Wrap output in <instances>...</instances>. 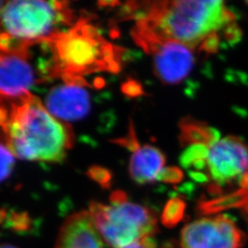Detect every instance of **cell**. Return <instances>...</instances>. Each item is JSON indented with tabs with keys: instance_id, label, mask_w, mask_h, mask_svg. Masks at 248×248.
I'll return each mask as SVG.
<instances>
[{
	"instance_id": "cell-1",
	"label": "cell",
	"mask_w": 248,
	"mask_h": 248,
	"mask_svg": "<svg viewBox=\"0 0 248 248\" xmlns=\"http://www.w3.org/2000/svg\"><path fill=\"white\" fill-rule=\"evenodd\" d=\"M123 16L143 21L165 38L189 49L236 18L220 0L128 2L123 9Z\"/></svg>"
},
{
	"instance_id": "cell-2",
	"label": "cell",
	"mask_w": 248,
	"mask_h": 248,
	"mask_svg": "<svg viewBox=\"0 0 248 248\" xmlns=\"http://www.w3.org/2000/svg\"><path fill=\"white\" fill-rule=\"evenodd\" d=\"M41 45L49 53L43 74L52 78L84 80L83 77L98 72L118 73L123 66L125 51L108 43L87 18Z\"/></svg>"
},
{
	"instance_id": "cell-3",
	"label": "cell",
	"mask_w": 248,
	"mask_h": 248,
	"mask_svg": "<svg viewBox=\"0 0 248 248\" xmlns=\"http://www.w3.org/2000/svg\"><path fill=\"white\" fill-rule=\"evenodd\" d=\"M4 133L13 155L25 161L61 162L74 142L70 128L31 93L11 104Z\"/></svg>"
},
{
	"instance_id": "cell-4",
	"label": "cell",
	"mask_w": 248,
	"mask_h": 248,
	"mask_svg": "<svg viewBox=\"0 0 248 248\" xmlns=\"http://www.w3.org/2000/svg\"><path fill=\"white\" fill-rule=\"evenodd\" d=\"M74 11L67 2L17 0L0 12V52L29 51L73 26Z\"/></svg>"
},
{
	"instance_id": "cell-5",
	"label": "cell",
	"mask_w": 248,
	"mask_h": 248,
	"mask_svg": "<svg viewBox=\"0 0 248 248\" xmlns=\"http://www.w3.org/2000/svg\"><path fill=\"white\" fill-rule=\"evenodd\" d=\"M109 202H93L89 212L99 234L110 248H125L153 237L156 232V218L150 209L129 202L127 195L120 190L110 195Z\"/></svg>"
},
{
	"instance_id": "cell-6",
	"label": "cell",
	"mask_w": 248,
	"mask_h": 248,
	"mask_svg": "<svg viewBox=\"0 0 248 248\" xmlns=\"http://www.w3.org/2000/svg\"><path fill=\"white\" fill-rule=\"evenodd\" d=\"M132 37L143 52L153 56L155 74L164 84L177 85L190 74L195 58L186 45L167 39L146 25L134 27Z\"/></svg>"
},
{
	"instance_id": "cell-7",
	"label": "cell",
	"mask_w": 248,
	"mask_h": 248,
	"mask_svg": "<svg viewBox=\"0 0 248 248\" xmlns=\"http://www.w3.org/2000/svg\"><path fill=\"white\" fill-rule=\"evenodd\" d=\"M246 236L230 217L218 215L186 224L181 232L182 248H242Z\"/></svg>"
},
{
	"instance_id": "cell-8",
	"label": "cell",
	"mask_w": 248,
	"mask_h": 248,
	"mask_svg": "<svg viewBox=\"0 0 248 248\" xmlns=\"http://www.w3.org/2000/svg\"><path fill=\"white\" fill-rule=\"evenodd\" d=\"M208 170L217 186L228 184L248 172V145L239 137L227 136L210 147Z\"/></svg>"
},
{
	"instance_id": "cell-9",
	"label": "cell",
	"mask_w": 248,
	"mask_h": 248,
	"mask_svg": "<svg viewBox=\"0 0 248 248\" xmlns=\"http://www.w3.org/2000/svg\"><path fill=\"white\" fill-rule=\"evenodd\" d=\"M46 96L45 106L56 119L63 123L78 122L89 115L91 97L85 80L62 81Z\"/></svg>"
},
{
	"instance_id": "cell-10",
	"label": "cell",
	"mask_w": 248,
	"mask_h": 248,
	"mask_svg": "<svg viewBox=\"0 0 248 248\" xmlns=\"http://www.w3.org/2000/svg\"><path fill=\"white\" fill-rule=\"evenodd\" d=\"M30 50L0 52V98L19 99L29 95L38 78L30 62Z\"/></svg>"
},
{
	"instance_id": "cell-11",
	"label": "cell",
	"mask_w": 248,
	"mask_h": 248,
	"mask_svg": "<svg viewBox=\"0 0 248 248\" xmlns=\"http://www.w3.org/2000/svg\"><path fill=\"white\" fill-rule=\"evenodd\" d=\"M54 248H104L89 212L74 213L65 220Z\"/></svg>"
},
{
	"instance_id": "cell-12",
	"label": "cell",
	"mask_w": 248,
	"mask_h": 248,
	"mask_svg": "<svg viewBox=\"0 0 248 248\" xmlns=\"http://www.w3.org/2000/svg\"><path fill=\"white\" fill-rule=\"evenodd\" d=\"M166 163V156L159 148L143 145L133 151L129 164V173L137 184L153 183Z\"/></svg>"
},
{
	"instance_id": "cell-13",
	"label": "cell",
	"mask_w": 248,
	"mask_h": 248,
	"mask_svg": "<svg viewBox=\"0 0 248 248\" xmlns=\"http://www.w3.org/2000/svg\"><path fill=\"white\" fill-rule=\"evenodd\" d=\"M178 140L182 147L202 143L212 146L220 141V133L206 123L198 121L191 117H185L179 121Z\"/></svg>"
},
{
	"instance_id": "cell-14",
	"label": "cell",
	"mask_w": 248,
	"mask_h": 248,
	"mask_svg": "<svg viewBox=\"0 0 248 248\" xmlns=\"http://www.w3.org/2000/svg\"><path fill=\"white\" fill-rule=\"evenodd\" d=\"M229 208H242L248 212V189L242 188L229 195L200 204V209L204 213H216Z\"/></svg>"
},
{
	"instance_id": "cell-15",
	"label": "cell",
	"mask_w": 248,
	"mask_h": 248,
	"mask_svg": "<svg viewBox=\"0 0 248 248\" xmlns=\"http://www.w3.org/2000/svg\"><path fill=\"white\" fill-rule=\"evenodd\" d=\"M210 146L197 143L186 147L179 157L180 165L185 169H193V171L202 172L208 169V156Z\"/></svg>"
},
{
	"instance_id": "cell-16",
	"label": "cell",
	"mask_w": 248,
	"mask_h": 248,
	"mask_svg": "<svg viewBox=\"0 0 248 248\" xmlns=\"http://www.w3.org/2000/svg\"><path fill=\"white\" fill-rule=\"evenodd\" d=\"M15 165V155L6 142L5 133L0 130V183L5 181L12 173Z\"/></svg>"
},
{
	"instance_id": "cell-17",
	"label": "cell",
	"mask_w": 248,
	"mask_h": 248,
	"mask_svg": "<svg viewBox=\"0 0 248 248\" xmlns=\"http://www.w3.org/2000/svg\"><path fill=\"white\" fill-rule=\"evenodd\" d=\"M186 209L184 201L179 198H174L169 201L166 205L162 220L167 226H173L177 224L183 217Z\"/></svg>"
},
{
	"instance_id": "cell-18",
	"label": "cell",
	"mask_w": 248,
	"mask_h": 248,
	"mask_svg": "<svg viewBox=\"0 0 248 248\" xmlns=\"http://www.w3.org/2000/svg\"><path fill=\"white\" fill-rule=\"evenodd\" d=\"M8 222L9 228L17 232H26L31 227V220L27 213H12Z\"/></svg>"
},
{
	"instance_id": "cell-19",
	"label": "cell",
	"mask_w": 248,
	"mask_h": 248,
	"mask_svg": "<svg viewBox=\"0 0 248 248\" xmlns=\"http://www.w3.org/2000/svg\"><path fill=\"white\" fill-rule=\"evenodd\" d=\"M184 177V173L177 167H169L162 169L160 172L157 180L167 183V184H177L182 181Z\"/></svg>"
},
{
	"instance_id": "cell-20",
	"label": "cell",
	"mask_w": 248,
	"mask_h": 248,
	"mask_svg": "<svg viewBox=\"0 0 248 248\" xmlns=\"http://www.w3.org/2000/svg\"><path fill=\"white\" fill-rule=\"evenodd\" d=\"M220 45H221L220 36L218 35L216 32H213L210 35L207 36L202 42L200 46V51L207 54H213L218 52Z\"/></svg>"
},
{
	"instance_id": "cell-21",
	"label": "cell",
	"mask_w": 248,
	"mask_h": 248,
	"mask_svg": "<svg viewBox=\"0 0 248 248\" xmlns=\"http://www.w3.org/2000/svg\"><path fill=\"white\" fill-rule=\"evenodd\" d=\"M223 38L228 45H237L243 38V31L235 22H232L224 28Z\"/></svg>"
},
{
	"instance_id": "cell-22",
	"label": "cell",
	"mask_w": 248,
	"mask_h": 248,
	"mask_svg": "<svg viewBox=\"0 0 248 248\" xmlns=\"http://www.w3.org/2000/svg\"><path fill=\"white\" fill-rule=\"evenodd\" d=\"M122 90L126 96L132 98L140 97L144 94L141 83L136 80L130 79L126 81L122 87Z\"/></svg>"
},
{
	"instance_id": "cell-23",
	"label": "cell",
	"mask_w": 248,
	"mask_h": 248,
	"mask_svg": "<svg viewBox=\"0 0 248 248\" xmlns=\"http://www.w3.org/2000/svg\"><path fill=\"white\" fill-rule=\"evenodd\" d=\"M91 177L103 186H109L111 175L106 169H98L91 170Z\"/></svg>"
},
{
	"instance_id": "cell-24",
	"label": "cell",
	"mask_w": 248,
	"mask_h": 248,
	"mask_svg": "<svg viewBox=\"0 0 248 248\" xmlns=\"http://www.w3.org/2000/svg\"><path fill=\"white\" fill-rule=\"evenodd\" d=\"M123 248H156V243L153 237H146Z\"/></svg>"
},
{
	"instance_id": "cell-25",
	"label": "cell",
	"mask_w": 248,
	"mask_h": 248,
	"mask_svg": "<svg viewBox=\"0 0 248 248\" xmlns=\"http://www.w3.org/2000/svg\"><path fill=\"white\" fill-rule=\"evenodd\" d=\"M188 175L193 180L200 183H205V182H208L209 180V176L201 171H189Z\"/></svg>"
},
{
	"instance_id": "cell-26",
	"label": "cell",
	"mask_w": 248,
	"mask_h": 248,
	"mask_svg": "<svg viewBox=\"0 0 248 248\" xmlns=\"http://www.w3.org/2000/svg\"><path fill=\"white\" fill-rule=\"evenodd\" d=\"M238 183H239L240 186H242V188L248 189V172L245 173L244 175H242L239 177Z\"/></svg>"
},
{
	"instance_id": "cell-27",
	"label": "cell",
	"mask_w": 248,
	"mask_h": 248,
	"mask_svg": "<svg viewBox=\"0 0 248 248\" xmlns=\"http://www.w3.org/2000/svg\"><path fill=\"white\" fill-rule=\"evenodd\" d=\"M0 248H16L13 245H9V244H0Z\"/></svg>"
},
{
	"instance_id": "cell-28",
	"label": "cell",
	"mask_w": 248,
	"mask_h": 248,
	"mask_svg": "<svg viewBox=\"0 0 248 248\" xmlns=\"http://www.w3.org/2000/svg\"><path fill=\"white\" fill-rule=\"evenodd\" d=\"M5 4H6V2H4V1H0V12H1V10H2V9L4 8Z\"/></svg>"
},
{
	"instance_id": "cell-29",
	"label": "cell",
	"mask_w": 248,
	"mask_h": 248,
	"mask_svg": "<svg viewBox=\"0 0 248 248\" xmlns=\"http://www.w3.org/2000/svg\"><path fill=\"white\" fill-rule=\"evenodd\" d=\"M246 4H247V5H248V1H247V2H246Z\"/></svg>"
},
{
	"instance_id": "cell-30",
	"label": "cell",
	"mask_w": 248,
	"mask_h": 248,
	"mask_svg": "<svg viewBox=\"0 0 248 248\" xmlns=\"http://www.w3.org/2000/svg\"><path fill=\"white\" fill-rule=\"evenodd\" d=\"M1 100H2V99H1V98H0V101H1Z\"/></svg>"
}]
</instances>
